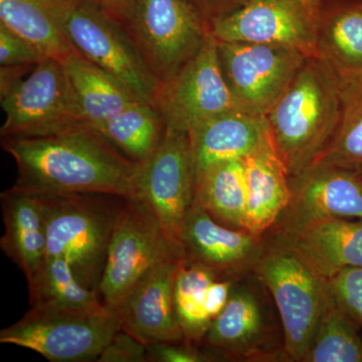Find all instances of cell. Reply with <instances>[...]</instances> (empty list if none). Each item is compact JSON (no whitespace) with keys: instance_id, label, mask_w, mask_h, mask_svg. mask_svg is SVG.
Masks as SVG:
<instances>
[{"instance_id":"1","label":"cell","mask_w":362,"mask_h":362,"mask_svg":"<svg viewBox=\"0 0 362 362\" xmlns=\"http://www.w3.org/2000/svg\"><path fill=\"white\" fill-rule=\"evenodd\" d=\"M1 148L16 161L18 178L13 187L18 189L137 197L142 163L90 126L52 135L4 137Z\"/></svg>"},{"instance_id":"2","label":"cell","mask_w":362,"mask_h":362,"mask_svg":"<svg viewBox=\"0 0 362 362\" xmlns=\"http://www.w3.org/2000/svg\"><path fill=\"white\" fill-rule=\"evenodd\" d=\"M339 76L308 58L266 114L274 148L290 178L313 165L334 136L341 116Z\"/></svg>"},{"instance_id":"3","label":"cell","mask_w":362,"mask_h":362,"mask_svg":"<svg viewBox=\"0 0 362 362\" xmlns=\"http://www.w3.org/2000/svg\"><path fill=\"white\" fill-rule=\"evenodd\" d=\"M33 194L44 216L47 259H65L78 280L98 293L112 233L127 199L105 194Z\"/></svg>"},{"instance_id":"4","label":"cell","mask_w":362,"mask_h":362,"mask_svg":"<svg viewBox=\"0 0 362 362\" xmlns=\"http://www.w3.org/2000/svg\"><path fill=\"white\" fill-rule=\"evenodd\" d=\"M263 235L265 247L254 274L277 308L288 361L303 362L332 296L329 280L282 240Z\"/></svg>"},{"instance_id":"5","label":"cell","mask_w":362,"mask_h":362,"mask_svg":"<svg viewBox=\"0 0 362 362\" xmlns=\"http://www.w3.org/2000/svg\"><path fill=\"white\" fill-rule=\"evenodd\" d=\"M121 329L118 311L33 305L20 320L0 331V343L33 350L52 362L97 361Z\"/></svg>"},{"instance_id":"6","label":"cell","mask_w":362,"mask_h":362,"mask_svg":"<svg viewBox=\"0 0 362 362\" xmlns=\"http://www.w3.org/2000/svg\"><path fill=\"white\" fill-rule=\"evenodd\" d=\"M64 30L74 51L156 107L160 83L122 23L88 0H69Z\"/></svg>"},{"instance_id":"7","label":"cell","mask_w":362,"mask_h":362,"mask_svg":"<svg viewBox=\"0 0 362 362\" xmlns=\"http://www.w3.org/2000/svg\"><path fill=\"white\" fill-rule=\"evenodd\" d=\"M182 252L162 228L151 209L139 199H127L109 245L98 294L117 309L152 268Z\"/></svg>"},{"instance_id":"8","label":"cell","mask_w":362,"mask_h":362,"mask_svg":"<svg viewBox=\"0 0 362 362\" xmlns=\"http://www.w3.org/2000/svg\"><path fill=\"white\" fill-rule=\"evenodd\" d=\"M123 25L160 84L194 58L209 35L189 0H136Z\"/></svg>"},{"instance_id":"9","label":"cell","mask_w":362,"mask_h":362,"mask_svg":"<svg viewBox=\"0 0 362 362\" xmlns=\"http://www.w3.org/2000/svg\"><path fill=\"white\" fill-rule=\"evenodd\" d=\"M6 121L0 137L45 136L88 125L64 64L45 58L1 99ZM89 126V125H88Z\"/></svg>"},{"instance_id":"10","label":"cell","mask_w":362,"mask_h":362,"mask_svg":"<svg viewBox=\"0 0 362 362\" xmlns=\"http://www.w3.org/2000/svg\"><path fill=\"white\" fill-rule=\"evenodd\" d=\"M324 0H246L209 25L218 42L282 45L317 57V30Z\"/></svg>"},{"instance_id":"11","label":"cell","mask_w":362,"mask_h":362,"mask_svg":"<svg viewBox=\"0 0 362 362\" xmlns=\"http://www.w3.org/2000/svg\"><path fill=\"white\" fill-rule=\"evenodd\" d=\"M156 107L166 128L185 133L214 117L240 109L221 70L218 40L211 33L194 58L160 84Z\"/></svg>"},{"instance_id":"12","label":"cell","mask_w":362,"mask_h":362,"mask_svg":"<svg viewBox=\"0 0 362 362\" xmlns=\"http://www.w3.org/2000/svg\"><path fill=\"white\" fill-rule=\"evenodd\" d=\"M246 278L233 285L226 308L211 321L202 345L214 361H288L284 339H279L261 295L264 285L261 291L245 282Z\"/></svg>"},{"instance_id":"13","label":"cell","mask_w":362,"mask_h":362,"mask_svg":"<svg viewBox=\"0 0 362 362\" xmlns=\"http://www.w3.org/2000/svg\"><path fill=\"white\" fill-rule=\"evenodd\" d=\"M221 70L240 109L265 117L307 58L282 45L218 42Z\"/></svg>"},{"instance_id":"14","label":"cell","mask_w":362,"mask_h":362,"mask_svg":"<svg viewBox=\"0 0 362 362\" xmlns=\"http://www.w3.org/2000/svg\"><path fill=\"white\" fill-rule=\"evenodd\" d=\"M197 168L189 136L166 128L160 144L143 162L137 180V197L145 202L180 247L183 221L194 201Z\"/></svg>"},{"instance_id":"15","label":"cell","mask_w":362,"mask_h":362,"mask_svg":"<svg viewBox=\"0 0 362 362\" xmlns=\"http://www.w3.org/2000/svg\"><path fill=\"white\" fill-rule=\"evenodd\" d=\"M183 259L199 264L218 280L235 282L254 273L265 247L264 235L221 225L192 204L181 226Z\"/></svg>"},{"instance_id":"16","label":"cell","mask_w":362,"mask_h":362,"mask_svg":"<svg viewBox=\"0 0 362 362\" xmlns=\"http://www.w3.org/2000/svg\"><path fill=\"white\" fill-rule=\"evenodd\" d=\"M290 185L291 202L267 233H290L322 218L362 220V180L356 173L331 166H312L290 178Z\"/></svg>"},{"instance_id":"17","label":"cell","mask_w":362,"mask_h":362,"mask_svg":"<svg viewBox=\"0 0 362 362\" xmlns=\"http://www.w3.org/2000/svg\"><path fill=\"white\" fill-rule=\"evenodd\" d=\"M181 259H169L152 268L117 309L121 329L146 345L185 341L175 302Z\"/></svg>"},{"instance_id":"18","label":"cell","mask_w":362,"mask_h":362,"mask_svg":"<svg viewBox=\"0 0 362 362\" xmlns=\"http://www.w3.org/2000/svg\"><path fill=\"white\" fill-rule=\"evenodd\" d=\"M266 233L292 247L323 277L362 268L361 218H322L290 233Z\"/></svg>"},{"instance_id":"19","label":"cell","mask_w":362,"mask_h":362,"mask_svg":"<svg viewBox=\"0 0 362 362\" xmlns=\"http://www.w3.org/2000/svg\"><path fill=\"white\" fill-rule=\"evenodd\" d=\"M187 134L197 173L221 162L243 160L271 140L265 117L243 109L214 117Z\"/></svg>"},{"instance_id":"20","label":"cell","mask_w":362,"mask_h":362,"mask_svg":"<svg viewBox=\"0 0 362 362\" xmlns=\"http://www.w3.org/2000/svg\"><path fill=\"white\" fill-rule=\"evenodd\" d=\"M243 162L247 182L245 230L263 235L291 202L290 176L271 140Z\"/></svg>"},{"instance_id":"21","label":"cell","mask_w":362,"mask_h":362,"mask_svg":"<svg viewBox=\"0 0 362 362\" xmlns=\"http://www.w3.org/2000/svg\"><path fill=\"white\" fill-rule=\"evenodd\" d=\"M4 233L2 252L25 274L30 283L47 259L44 216L33 192L11 187L0 194Z\"/></svg>"},{"instance_id":"22","label":"cell","mask_w":362,"mask_h":362,"mask_svg":"<svg viewBox=\"0 0 362 362\" xmlns=\"http://www.w3.org/2000/svg\"><path fill=\"white\" fill-rule=\"evenodd\" d=\"M316 49V58L339 77L362 71V0H324Z\"/></svg>"},{"instance_id":"23","label":"cell","mask_w":362,"mask_h":362,"mask_svg":"<svg viewBox=\"0 0 362 362\" xmlns=\"http://www.w3.org/2000/svg\"><path fill=\"white\" fill-rule=\"evenodd\" d=\"M69 0H0V25L45 58L64 61L74 52L64 30Z\"/></svg>"},{"instance_id":"24","label":"cell","mask_w":362,"mask_h":362,"mask_svg":"<svg viewBox=\"0 0 362 362\" xmlns=\"http://www.w3.org/2000/svg\"><path fill=\"white\" fill-rule=\"evenodd\" d=\"M86 123L100 131L110 119L141 101L122 83L74 51L63 62Z\"/></svg>"},{"instance_id":"25","label":"cell","mask_w":362,"mask_h":362,"mask_svg":"<svg viewBox=\"0 0 362 362\" xmlns=\"http://www.w3.org/2000/svg\"><path fill=\"white\" fill-rule=\"evenodd\" d=\"M194 204L214 221L235 230L245 228L247 182L243 160L216 164L197 173Z\"/></svg>"},{"instance_id":"26","label":"cell","mask_w":362,"mask_h":362,"mask_svg":"<svg viewBox=\"0 0 362 362\" xmlns=\"http://www.w3.org/2000/svg\"><path fill=\"white\" fill-rule=\"evenodd\" d=\"M165 131L156 107L137 101L110 119L99 132L126 156L143 163L160 144Z\"/></svg>"},{"instance_id":"27","label":"cell","mask_w":362,"mask_h":362,"mask_svg":"<svg viewBox=\"0 0 362 362\" xmlns=\"http://www.w3.org/2000/svg\"><path fill=\"white\" fill-rule=\"evenodd\" d=\"M339 78L342 101L339 124L329 144L312 166H331L362 176V82Z\"/></svg>"},{"instance_id":"28","label":"cell","mask_w":362,"mask_h":362,"mask_svg":"<svg viewBox=\"0 0 362 362\" xmlns=\"http://www.w3.org/2000/svg\"><path fill=\"white\" fill-rule=\"evenodd\" d=\"M359 328L332 292L303 362H362Z\"/></svg>"},{"instance_id":"29","label":"cell","mask_w":362,"mask_h":362,"mask_svg":"<svg viewBox=\"0 0 362 362\" xmlns=\"http://www.w3.org/2000/svg\"><path fill=\"white\" fill-rule=\"evenodd\" d=\"M216 279L211 271L182 259L176 275V315L185 341L201 346L211 326L206 311L207 288Z\"/></svg>"},{"instance_id":"30","label":"cell","mask_w":362,"mask_h":362,"mask_svg":"<svg viewBox=\"0 0 362 362\" xmlns=\"http://www.w3.org/2000/svg\"><path fill=\"white\" fill-rule=\"evenodd\" d=\"M30 304L92 308L103 304L99 294L85 287L65 259H45L35 277L28 283Z\"/></svg>"},{"instance_id":"31","label":"cell","mask_w":362,"mask_h":362,"mask_svg":"<svg viewBox=\"0 0 362 362\" xmlns=\"http://www.w3.org/2000/svg\"><path fill=\"white\" fill-rule=\"evenodd\" d=\"M340 306L362 327V268H346L328 279Z\"/></svg>"},{"instance_id":"32","label":"cell","mask_w":362,"mask_h":362,"mask_svg":"<svg viewBox=\"0 0 362 362\" xmlns=\"http://www.w3.org/2000/svg\"><path fill=\"white\" fill-rule=\"evenodd\" d=\"M97 362H149L148 346L120 329L105 347Z\"/></svg>"},{"instance_id":"33","label":"cell","mask_w":362,"mask_h":362,"mask_svg":"<svg viewBox=\"0 0 362 362\" xmlns=\"http://www.w3.org/2000/svg\"><path fill=\"white\" fill-rule=\"evenodd\" d=\"M149 362H209L214 361L201 346L187 341L160 342L147 345Z\"/></svg>"},{"instance_id":"34","label":"cell","mask_w":362,"mask_h":362,"mask_svg":"<svg viewBox=\"0 0 362 362\" xmlns=\"http://www.w3.org/2000/svg\"><path fill=\"white\" fill-rule=\"evenodd\" d=\"M45 59L32 45L0 25V66L32 64Z\"/></svg>"},{"instance_id":"35","label":"cell","mask_w":362,"mask_h":362,"mask_svg":"<svg viewBox=\"0 0 362 362\" xmlns=\"http://www.w3.org/2000/svg\"><path fill=\"white\" fill-rule=\"evenodd\" d=\"M235 281L214 279L207 288L206 307L211 321L226 308L232 295Z\"/></svg>"},{"instance_id":"36","label":"cell","mask_w":362,"mask_h":362,"mask_svg":"<svg viewBox=\"0 0 362 362\" xmlns=\"http://www.w3.org/2000/svg\"><path fill=\"white\" fill-rule=\"evenodd\" d=\"M202 13L207 25L220 20L242 6L246 0H189Z\"/></svg>"},{"instance_id":"37","label":"cell","mask_w":362,"mask_h":362,"mask_svg":"<svg viewBox=\"0 0 362 362\" xmlns=\"http://www.w3.org/2000/svg\"><path fill=\"white\" fill-rule=\"evenodd\" d=\"M32 64H16V65L0 66V99H4L35 69Z\"/></svg>"},{"instance_id":"38","label":"cell","mask_w":362,"mask_h":362,"mask_svg":"<svg viewBox=\"0 0 362 362\" xmlns=\"http://www.w3.org/2000/svg\"><path fill=\"white\" fill-rule=\"evenodd\" d=\"M88 1L100 7L102 11L122 25L129 18L136 4V0H88Z\"/></svg>"},{"instance_id":"39","label":"cell","mask_w":362,"mask_h":362,"mask_svg":"<svg viewBox=\"0 0 362 362\" xmlns=\"http://www.w3.org/2000/svg\"><path fill=\"white\" fill-rule=\"evenodd\" d=\"M347 78H356V80L361 81L362 82V71H359V73H357L356 75L352 76V77Z\"/></svg>"},{"instance_id":"40","label":"cell","mask_w":362,"mask_h":362,"mask_svg":"<svg viewBox=\"0 0 362 362\" xmlns=\"http://www.w3.org/2000/svg\"><path fill=\"white\" fill-rule=\"evenodd\" d=\"M361 180H362V176H361Z\"/></svg>"}]
</instances>
